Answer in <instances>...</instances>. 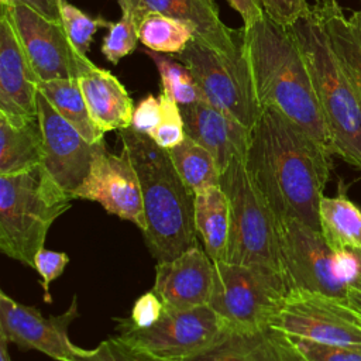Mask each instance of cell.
Returning a JSON list of instances; mask_svg holds the SVG:
<instances>
[{"label": "cell", "mask_w": 361, "mask_h": 361, "mask_svg": "<svg viewBox=\"0 0 361 361\" xmlns=\"http://www.w3.org/2000/svg\"><path fill=\"white\" fill-rule=\"evenodd\" d=\"M159 100L162 109L161 121L149 137L159 147L169 151L185 140V121L180 113V106L173 99H171L165 93H161Z\"/></svg>", "instance_id": "cell-32"}, {"label": "cell", "mask_w": 361, "mask_h": 361, "mask_svg": "<svg viewBox=\"0 0 361 361\" xmlns=\"http://www.w3.org/2000/svg\"><path fill=\"white\" fill-rule=\"evenodd\" d=\"M230 6L240 13L244 27H250L265 16L262 0H227Z\"/></svg>", "instance_id": "cell-41"}, {"label": "cell", "mask_w": 361, "mask_h": 361, "mask_svg": "<svg viewBox=\"0 0 361 361\" xmlns=\"http://www.w3.org/2000/svg\"><path fill=\"white\" fill-rule=\"evenodd\" d=\"M178 61L192 72L206 103L230 114L250 130L255 126L262 107L254 92L244 51L226 55L193 38L178 54Z\"/></svg>", "instance_id": "cell-8"}, {"label": "cell", "mask_w": 361, "mask_h": 361, "mask_svg": "<svg viewBox=\"0 0 361 361\" xmlns=\"http://www.w3.org/2000/svg\"><path fill=\"white\" fill-rule=\"evenodd\" d=\"M220 186L230 203L226 261L265 267L285 278L278 220L254 185L245 168V158L235 157L231 159L220 175Z\"/></svg>", "instance_id": "cell-6"}, {"label": "cell", "mask_w": 361, "mask_h": 361, "mask_svg": "<svg viewBox=\"0 0 361 361\" xmlns=\"http://www.w3.org/2000/svg\"><path fill=\"white\" fill-rule=\"evenodd\" d=\"M79 85L90 117L103 133L131 126L133 100L113 73L94 66L79 78Z\"/></svg>", "instance_id": "cell-21"}, {"label": "cell", "mask_w": 361, "mask_h": 361, "mask_svg": "<svg viewBox=\"0 0 361 361\" xmlns=\"http://www.w3.org/2000/svg\"><path fill=\"white\" fill-rule=\"evenodd\" d=\"M290 31L309 69L331 137L333 154L361 169V102L310 6Z\"/></svg>", "instance_id": "cell-4"}, {"label": "cell", "mask_w": 361, "mask_h": 361, "mask_svg": "<svg viewBox=\"0 0 361 361\" xmlns=\"http://www.w3.org/2000/svg\"><path fill=\"white\" fill-rule=\"evenodd\" d=\"M138 41V23L131 11L123 10L121 18L110 24L102 44V52L109 62L116 65L137 48Z\"/></svg>", "instance_id": "cell-30"}, {"label": "cell", "mask_w": 361, "mask_h": 361, "mask_svg": "<svg viewBox=\"0 0 361 361\" xmlns=\"http://www.w3.org/2000/svg\"><path fill=\"white\" fill-rule=\"evenodd\" d=\"M354 251H355V254L358 255V258H360V262H361V248H353Z\"/></svg>", "instance_id": "cell-44"}, {"label": "cell", "mask_w": 361, "mask_h": 361, "mask_svg": "<svg viewBox=\"0 0 361 361\" xmlns=\"http://www.w3.org/2000/svg\"><path fill=\"white\" fill-rule=\"evenodd\" d=\"M39 79L4 10L0 18V111L13 118L38 117Z\"/></svg>", "instance_id": "cell-18"}, {"label": "cell", "mask_w": 361, "mask_h": 361, "mask_svg": "<svg viewBox=\"0 0 361 361\" xmlns=\"http://www.w3.org/2000/svg\"><path fill=\"white\" fill-rule=\"evenodd\" d=\"M186 135L214 157L220 172L233 158H245L251 130L206 102L180 106Z\"/></svg>", "instance_id": "cell-20"}, {"label": "cell", "mask_w": 361, "mask_h": 361, "mask_svg": "<svg viewBox=\"0 0 361 361\" xmlns=\"http://www.w3.org/2000/svg\"><path fill=\"white\" fill-rule=\"evenodd\" d=\"M1 10L10 17L39 82L79 79L96 66L73 47L62 24L23 4L1 6Z\"/></svg>", "instance_id": "cell-11"}, {"label": "cell", "mask_w": 361, "mask_h": 361, "mask_svg": "<svg viewBox=\"0 0 361 361\" xmlns=\"http://www.w3.org/2000/svg\"><path fill=\"white\" fill-rule=\"evenodd\" d=\"M76 361H164L120 340L110 337L94 348H80L76 345Z\"/></svg>", "instance_id": "cell-33"}, {"label": "cell", "mask_w": 361, "mask_h": 361, "mask_svg": "<svg viewBox=\"0 0 361 361\" xmlns=\"http://www.w3.org/2000/svg\"><path fill=\"white\" fill-rule=\"evenodd\" d=\"M1 6L23 4L45 18L62 24V4L65 0H0Z\"/></svg>", "instance_id": "cell-40"}, {"label": "cell", "mask_w": 361, "mask_h": 361, "mask_svg": "<svg viewBox=\"0 0 361 361\" xmlns=\"http://www.w3.org/2000/svg\"><path fill=\"white\" fill-rule=\"evenodd\" d=\"M331 154L285 114L265 106L251 128L245 168L279 219H298L320 231L319 204Z\"/></svg>", "instance_id": "cell-1"}, {"label": "cell", "mask_w": 361, "mask_h": 361, "mask_svg": "<svg viewBox=\"0 0 361 361\" xmlns=\"http://www.w3.org/2000/svg\"><path fill=\"white\" fill-rule=\"evenodd\" d=\"M265 14L282 27H290L307 10L306 0H262Z\"/></svg>", "instance_id": "cell-38"}, {"label": "cell", "mask_w": 361, "mask_h": 361, "mask_svg": "<svg viewBox=\"0 0 361 361\" xmlns=\"http://www.w3.org/2000/svg\"><path fill=\"white\" fill-rule=\"evenodd\" d=\"M319 223L333 250L361 248V209L345 195L322 197Z\"/></svg>", "instance_id": "cell-25"}, {"label": "cell", "mask_w": 361, "mask_h": 361, "mask_svg": "<svg viewBox=\"0 0 361 361\" xmlns=\"http://www.w3.org/2000/svg\"><path fill=\"white\" fill-rule=\"evenodd\" d=\"M243 48L261 107H275L333 155L324 114L290 28L265 14L243 27Z\"/></svg>", "instance_id": "cell-2"}, {"label": "cell", "mask_w": 361, "mask_h": 361, "mask_svg": "<svg viewBox=\"0 0 361 361\" xmlns=\"http://www.w3.org/2000/svg\"><path fill=\"white\" fill-rule=\"evenodd\" d=\"M72 199L42 164L25 172L0 175V250L34 268L49 227L71 207Z\"/></svg>", "instance_id": "cell-5"}, {"label": "cell", "mask_w": 361, "mask_h": 361, "mask_svg": "<svg viewBox=\"0 0 361 361\" xmlns=\"http://www.w3.org/2000/svg\"><path fill=\"white\" fill-rule=\"evenodd\" d=\"M78 317L76 296L63 313L44 317L39 309L23 305L0 290V334L21 350H37L56 361H76V345L68 329Z\"/></svg>", "instance_id": "cell-14"}, {"label": "cell", "mask_w": 361, "mask_h": 361, "mask_svg": "<svg viewBox=\"0 0 361 361\" xmlns=\"http://www.w3.org/2000/svg\"><path fill=\"white\" fill-rule=\"evenodd\" d=\"M214 283L209 306L227 329L258 330L271 326L289 292L286 279L265 267L213 261Z\"/></svg>", "instance_id": "cell-7"}, {"label": "cell", "mask_w": 361, "mask_h": 361, "mask_svg": "<svg viewBox=\"0 0 361 361\" xmlns=\"http://www.w3.org/2000/svg\"><path fill=\"white\" fill-rule=\"evenodd\" d=\"M333 267L337 279L347 289L351 286L361 288V262L353 248L334 250Z\"/></svg>", "instance_id": "cell-37"}, {"label": "cell", "mask_w": 361, "mask_h": 361, "mask_svg": "<svg viewBox=\"0 0 361 361\" xmlns=\"http://www.w3.org/2000/svg\"><path fill=\"white\" fill-rule=\"evenodd\" d=\"M347 302L361 316V288L351 286L347 290Z\"/></svg>", "instance_id": "cell-42"}, {"label": "cell", "mask_w": 361, "mask_h": 361, "mask_svg": "<svg viewBox=\"0 0 361 361\" xmlns=\"http://www.w3.org/2000/svg\"><path fill=\"white\" fill-rule=\"evenodd\" d=\"M37 106L44 135L42 165L58 185L72 195L87 176L96 151L103 141L90 144L51 106L39 90Z\"/></svg>", "instance_id": "cell-15"}, {"label": "cell", "mask_w": 361, "mask_h": 361, "mask_svg": "<svg viewBox=\"0 0 361 361\" xmlns=\"http://www.w3.org/2000/svg\"><path fill=\"white\" fill-rule=\"evenodd\" d=\"M171 159L180 179L193 193L220 185V169L214 157L190 137L169 149Z\"/></svg>", "instance_id": "cell-27"}, {"label": "cell", "mask_w": 361, "mask_h": 361, "mask_svg": "<svg viewBox=\"0 0 361 361\" xmlns=\"http://www.w3.org/2000/svg\"><path fill=\"white\" fill-rule=\"evenodd\" d=\"M164 307V302L154 290L147 292L134 302L128 320L138 329L151 327L159 320Z\"/></svg>", "instance_id": "cell-36"}, {"label": "cell", "mask_w": 361, "mask_h": 361, "mask_svg": "<svg viewBox=\"0 0 361 361\" xmlns=\"http://www.w3.org/2000/svg\"><path fill=\"white\" fill-rule=\"evenodd\" d=\"M68 262H69V257L66 252H62V251H54L44 247L37 254L34 261V269L41 276V288L44 290V300L47 303H51V295H49L51 282H54L62 275Z\"/></svg>", "instance_id": "cell-35"}, {"label": "cell", "mask_w": 361, "mask_h": 361, "mask_svg": "<svg viewBox=\"0 0 361 361\" xmlns=\"http://www.w3.org/2000/svg\"><path fill=\"white\" fill-rule=\"evenodd\" d=\"M110 24V21H106L102 17L87 16L80 8L75 7L68 1H63L62 4V25L71 42L82 55H86L97 28H109Z\"/></svg>", "instance_id": "cell-31"}, {"label": "cell", "mask_w": 361, "mask_h": 361, "mask_svg": "<svg viewBox=\"0 0 361 361\" xmlns=\"http://www.w3.org/2000/svg\"><path fill=\"white\" fill-rule=\"evenodd\" d=\"M281 257L290 289H306L347 299V288L333 267L334 250L319 230L298 219L278 220Z\"/></svg>", "instance_id": "cell-12"}, {"label": "cell", "mask_w": 361, "mask_h": 361, "mask_svg": "<svg viewBox=\"0 0 361 361\" xmlns=\"http://www.w3.org/2000/svg\"><path fill=\"white\" fill-rule=\"evenodd\" d=\"M38 90L47 97L51 106L90 144L103 141L104 133L90 117L79 79H54L39 82Z\"/></svg>", "instance_id": "cell-26"}, {"label": "cell", "mask_w": 361, "mask_h": 361, "mask_svg": "<svg viewBox=\"0 0 361 361\" xmlns=\"http://www.w3.org/2000/svg\"><path fill=\"white\" fill-rule=\"evenodd\" d=\"M195 228L213 261H226L230 235V203L220 185L195 193Z\"/></svg>", "instance_id": "cell-24"}, {"label": "cell", "mask_w": 361, "mask_h": 361, "mask_svg": "<svg viewBox=\"0 0 361 361\" xmlns=\"http://www.w3.org/2000/svg\"><path fill=\"white\" fill-rule=\"evenodd\" d=\"M0 361H11L8 354V340L0 334Z\"/></svg>", "instance_id": "cell-43"}, {"label": "cell", "mask_w": 361, "mask_h": 361, "mask_svg": "<svg viewBox=\"0 0 361 361\" xmlns=\"http://www.w3.org/2000/svg\"><path fill=\"white\" fill-rule=\"evenodd\" d=\"M120 140L140 178L147 247L158 262L169 261L196 245L195 193L180 179L169 151L149 135L128 127L120 130Z\"/></svg>", "instance_id": "cell-3"}, {"label": "cell", "mask_w": 361, "mask_h": 361, "mask_svg": "<svg viewBox=\"0 0 361 361\" xmlns=\"http://www.w3.org/2000/svg\"><path fill=\"white\" fill-rule=\"evenodd\" d=\"M161 116H162V109H161L159 97L148 94L134 107L133 121L130 127L138 133L151 135L152 131L158 127L161 121Z\"/></svg>", "instance_id": "cell-39"}, {"label": "cell", "mask_w": 361, "mask_h": 361, "mask_svg": "<svg viewBox=\"0 0 361 361\" xmlns=\"http://www.w3.org/2000/svg\"><path fill=\"white\" fill-rule=\"evenodd\" d=\"M271 326L319 344L361 345V316L347 299L306 289H290Z\"/></svg>", "instance_id": "cell-10"}, {"label": "cell", "mask_w": 361, "mask_h": 361, "mask_svg": "<svg viewBox=\"0 0 361 361\" xmlns=\"http://www.w3.org/2000/svg\"><path fill=\"white\" fill-rule=\"evenodd\" d=\"M312 7L361 102V11L347 17L338 0H316Z\"/></svg>", "instance_id": "cell-22"}, {"label": "cell", "mask_w": 361, "mask_h": 361, "mask_svg": "<svg viewBox=\"0 0 361 361\" xmlns=\"http://www.w3.org/2000/svg\"><path fill=\"white\" fill-rule=\"evenodd\" d=\"M44 155L39 118H13L0 111V175L32 169L44 162Z\"/></svg>", "instance_id": "cell-23"}, {"label": "cell", "mask_w": 361, "mask_h": 361, "mask_svg": "<svg viewBox=\"0 0 361 361\" xmlns=\"http://www.w3.org/2000/svg\"><path fill=\"white\" fill-rule=\"evenodd\" d=\"M214 283L213 259L197 244L180 255L158 262L152 290L168 307L209 305Z\"/></svg>", "instance_id": "cell-17"}, {"label": "cell", "mask_w": 361, "mask_h": 361, "mask_svg": "<svg viewBox=\"0 0 361 361\" xmlns=\"http://www.w3.org/2000/svg\"><path fill=\"white\" fill-rule=\"evenodd\" d=\"M182 361H307L286 333L268 326L227 329L209 347Z\"/></svg>", "instance_id": "cell-19"}, {"label": "cell", "mask_w": 361, "mask_h": 361, "mask_svg": "<svg viewBox=\"0 0 361 361\" xmlns=\"http://www.w3.org/2000/svg\"><path fill=\"white\" fill-rule=\"evenodd\" d=\"M138 20L147 11H158L188 24L193 38L226 55L243 54V28L233 30L219 17L213 0H117Z\"/></svg>", "instance_id": "cell-16"}, {"label": "cell", "mask_w": 361, "mask_h": 361, "mask_svg": "<svg viewBox=\"0 0 361 361\" xmlns=\"http://www.w3.org/2000/svg\"><path fill=\"white\" fill-rule=\"evenodd\" d=\"M307 361H361V345H327L292 337Z\"/></svg>", "instance_id": "cell-34"}, {"label": "cell", "mask_w": 361, "mask_h": 361, "mask_svg": "<svg viewBox=\"0 0 361 361\" xmlns=\"http://www.w3.org/2000/svg\"><path fill=\"white\" fill-rule=\"evenodd\" d=\"M137 23L140 42L154 52L178 55L193 39L188 24L158 11L144 13Z\"/></svg>", "instance_id": "cell-28"}, {"label": "cell", "mask_w": 361, "mask_h": 361, "mask_svg": "<svg viewBox=\"0 0 361 361\" xmlns=\"http://www.w3.org/2000/svg\"><path fill=\"white\" fill-rule=\"evenodd\" d=\"M147 55L152 59L159 72L162 93L173 99L179 106H189L204 102L203 93L192 72L180 61L168 58L149 49L147 51Z\"/></svg>", "instance_id": "cell-29"}, {"label": "cell", "mask_w": 361, "mask_h": 361, "mask_svg": "<svg viewBox=\"0 0 361 361\" xmlns=\"http://www.w3.org/2000/svg\"><path fill=\"white\" fill-rule=\"evenodd\" d=\"M72 197L97 202L107 213L134 223L142 233L147 228L140 178L128 157L123 151L110 154L104 142L99 145L87 176Z\"/></svg>", "instance_id": "cell-13"}, {"label": "cell", "mask_w": 361, "mask_h": 361, "mask_svg": "<svg viewBox=\"0 0 361 361\" xmlns=\"http://www.w3.org/2000/svg\"><path fill=\"white\" fill-rule=\"evenodd\" d=\"M116 322L120 340L164 361H182L197 354L227 327L209 305L190 309L165 306L159 320L147 329L135 327L128 317Z\"/></svg>", "instance_id": "cell-9"}]
</instances>
